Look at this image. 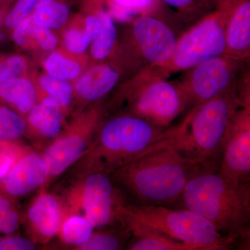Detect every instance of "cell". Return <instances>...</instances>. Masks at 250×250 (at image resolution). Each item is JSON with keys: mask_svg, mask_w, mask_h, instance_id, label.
Instances as JSON below:
<instances>
[{"mask_svg": "<svg viewBox=\"0 0 250 250\" xmlns=\"http://www.w3.org/2000/svg\"><path fill=\"white\" fill-rule=\"evenodd\" d=\"M181 197L185 208L207 219L235 246L249 248V182H235L209 161L195 167Z\"/></svg>", "mask_w": 250, "mask_h": 250, "instance_id": "6da1fadb", "label": "cell"}, {"mask_svg": "<svg viewBox=\"0 0 250 250\" xmlns=\"http://www.w3.org/2000/svg\"><path fill=\"white\" fill-rule=\"evenodd\" d=\"M169 137L109 174L129 203L166 206L180 198L199 164L171 146Z\"/></svg>", "mask_w": 250, "mask_h": 250, "instance_id": "7a4b0ae2", "label": "cell"}, {"mask_svg": "<svg viewBox=\"0 0 250 250\" xmlns=\"http://www.w3.org/2000/svg\"><path fill=\"white\" fill-rule=\"evenodd\" d=\"M172 133L173 127H160L126 113L103 121L89 147L69 169L66 180L93 172L111 174Z\"/></svg>", "mask_w": 250, "mask_h": 250, "instance_id": "3957f363", "label": "cell"}, {"mask_svg": "<svg viewBox=\"0 0 250 250\" xmlns=\"http://www.w3.org/2000/svg\"><path fill=\"white\" fill-rule=\"evenodd\" d=\"M241 106L234 85L190 108L168 139L169 144L196 164L211 161L219 152L231 117Z\"/></svg>", "mask_w": 250, "mask_h": 250, "instance_id": "277c9868", "label": "cell"}, {"mask_svg": "<svg viewBox=\"0 0 250 250\" xmlns=\"http://www.w3.org/2000/svg\"><path fill=\"white\" fill-rule=\"evenodd\" d=\"M119 218L134 220L194 250H226L236 246L208 220L187 208L175 210L166 206L125 202L118 207L117 222Z\"/></svg>", "mask_w": 250, "mask_h": 250, "instance_id": "5b68a950", "label": "cell"}, {"mask_svg": "<svg viewBox=\"0 0 250 250\" xmlns=\"http://www.w3.org/2000/svg\"><path fill=\"white\" fill-rule=\"evenodd\" d=\"M157 66H149L133 75L122 102L126 114L139 117L156 126L167 128L187 108L179 81L170 82Z\"/></svg>", "mask_w": 250, "mask_h": 250, "instance_id": "8992f818", "label": "cell"}, {"mask_svg": "<svg viewBox=\"0 0 250 250\" xmlns=\"http://www.w3.org/2000/svg\"><path fill=\"white\" fill-rule=\"evenodd\" d=\"M65 181L66 187L62 193H57L62 202L63 219L82 215L95 229L116 225L118 207L127 201L109 174L93 172Z\"/></svg>", "mask_w": 250, "mask_h": 250, "instance_id": "52a82bcc", "label": "cell"}, {"mask_svg": "<svg viewBox=\"0 0 250 250\" xmlns=\"http://www.w3.org/2000/svg\"><path fill=\"white\" fill-rule=\"evenodd\" d=\"M226 14L215 6L179 35L173 55L160 67L167 77L225 54Z\"/></svg>", "mask_w": 250, "mask_h": 250, "instance_id": "ba28073f", "label": "cell"}, {"mask_svg": "<svg viewBox=\"0 0 250 250\" xmlns=\"http://www.w3.org/2000/svg\"><path fill=\"white\" fill-rule=\"evenodd\" d=\"M128 61L136 72L166 64L173 55L177 40L172 21L152 14H141L129 21Z\"/></svg>", "mask_w": 250, "mask_h": 250, "instance_id": "9c48e42d", "label": "cell"}, {"mask_svg": "<svg viewBox=\"0 0 250 250\" xmlns=\"http://www.w3.org/2000/svg\"><path fill=\"white\" fill-rule=\"evenodd\" d=\"M103 108L96 106L78 123L62 131L42 151L48 169V177L41 189L48 190L54 181L65 174L83 156L103 123Z\"/></svg>", "mask_w": 250, "mask_h": 250, "instance_id": "30bf717a", "label": "cell"}, {"mask_svg": "<svg viewBox=\"0 0 250 250\" xmlns=\"http://www.w3.org/2000/svg\"><path fill=\"white\" fill-rule=\"evenodd\" d=\"M249 62L223 54L187 70V75L179 83L187 107L206 103L233 87L245 64Z\"/></svg>", "mask_w": 250, "mask_h": 250, "instance_id": "8fae6325", "label": "cell"}, {"mask_svg": "<svg viewBox=\"0 0 250 250\" xmlns=\"http://www.w3.org/2000/svg\"><path fill=\"white\" fill-rule=\"evenodd\" d=\"M219 169L236 182L250 177V106H240L231 117L224 135Z\"/></svg>", "mask_w": 250, "mask_h": 250, "instance_id": "7c38bea8", "label": "cell"}, {"mask_svg": "<svg viewBox=\"0 0 250 250\" xmlns=\"http://www.w3.org/2000/svg\"><path fill=\"white\" fill-rule=\"evenodd\" d=\"M47 177L48 169L42 153L26 148L11 159L0 179V193L17 201L34 190H40Z\"/></svg>", "mask_w": 250, "mask_h": 250, "instance_id": "4fadbf2b", "label": "cell"}, {"mask_svg": "<svg viewBox=\"0 0 250 250\" xmlns=\"http://www.w3.org/2000/svg\"><path fill=\"white\" fill-rule=\"evenodd\" d=\"M21 225L27 237L37 245L46 246L58 235L63 211L57 193L40 189L27 209L21 214Z\"/></svg>", "mask_w": 250, "mask_h": 250, "instance_id": "5bb4252c", "label": "cell"}, {"mask_svg": "<svg viewBox=\"0 0 250 250\" xmlns=\"http://www.w3.org/2000/svg\"><path fill=\"white\" fill-rule=\"evenodd\" d=\"M226 14L225 55L250 61V0H210Z\"/></svg>", "mask_w": 250, "mask_h": 250, "instance_id": "9a60e30c", "label": "cell"}, {"mask_svg": "<svg viewBox=\"0 0 250 250\" xmlns=\"http://www.w3.org/2000/svg\"><path fill=\"white\" fill-rule=\"evenodd\" d=\"M26 123L31 142L42 152L62 133L63 113L61 108L38 104L27 113Z\"/></svg>", "mask_w": 250, "mask_h": 250, "instance_id": "2e32d148", "label": "cell"}, {"mask_svg": "<svg viewBox=\"0 0 250 250\" xmlns=\"http://www.w3.org/2000/svg\"><path fill=\"white\" fill-rule=\"evenodd\" d=\"M121 79V72L114 65L99 64L77 81L75 90L83 101L96 103L109 93Z\"/></svg>", "mask_w": 250, "mask_h": 250, "instance_id": "e0dca14e", "label": "cell"}, {"mask_svg": "<svg viewBox=\"0 0 250 250\" xmlns=\"http://www.w3.org/2000/svg\"><path fill=\"white\" fill-rule=\"evenodd\" d=\"M0 98L21 114H27L35 106L36 92L30 81L18 77L0 83Z\"/></svg>", "mask_w": 250, "mask_h": 250, "instance_id": "ac0fdd59", "label": "cell"}, {"mask_svg": "<svg viewBox=\"0 0 250 250\" xmlns=\"http://www.w3.org/2000/svg\"><path fill=\"white\" fill-rule=\"evenodd\" d=\"M94 230L92 224L84 216L70 215L62 220L57 237L62 244L73 248V250H79L90 239Z\"/></svg>", "mask_w": 250, "mask_h": 250, "instance_id": "d6986e66", "label": "cell"}, {"mask_svg": "<svg viewBox=\"0 0 250 250\" xmlns=\"http://www.w3.org/2000/svg\"><path fill=\"white\" fill-rule=\"evenodd\" d=\"M112 228L98 229L80 250H119L123 249L126 243H129L131 233L129 230L121 225H112Z\"/></svg>", "mask_w": 250, "mask_h": 250, "instance_id": "ffe728a7", "label": "cell"}, {"mask_svg": "<svg viewBox=\"0 0 250 250\" xmlns=\"http://www.w3.org/2000/svg\"><path fill=\"white\" fill-rule=\"evenodd\" d=\"M29 38L35 39L41 48L45 50H52L57 43V38L50 29L38 24L32 16L26 18L18 24L14 34L15 42L21 47L27 43Z\"/></svg>", "mask_w": 250, "mask_h": 250, "instance_id": "44dd1931", "label": "cell"}, {"mask_svg": "<svg viewBox=\"0 0 250 250\" xmlns=\"http://www.w3.org/2000/svg\"><path fill=\"white\" fill-rule=\"evenodd\" d=\"M98 14L101 21V28L92 42L90 53L95 60L100 62L111 55L116 46L118 33L113 19L108 13L102 9Z\"/></svg>", "mask_w": 250, "mask_h": 250, "instance_id": "7402d4cb", "label": "cell"}, {"mask_svg": "<svg viewBox=\"0 0 250 250\" xmlns=\"http://www.w3.org/2000/svg\"><path fill=\"white\" fill-rule=\"evenodd\" d=\"M34 9L33 19L49 29L62 27L70 15L67 5L58 0H39Z\"/></svg>", "mask_w": 250, "mask_h": 250, "instance_id": "603a6c76", "label": "cell"}, {"mask_svg": "<svg viewBox=\"0 0 250 250\" xmlns=\"http://www.w3.org/2000/svg\"><path fill=\"white\" fill-rule=\"evenodd\" d=\"M39 83L41 88L47 94L41 103L62 109L70 105L73 88L67 80H60L49 75H44L41 77Z\"/></svg>", "mask_w": 250, "mask_h": 250, "instance_id": "cb8c5ba5", "label": "cell"}, {"mask_svg": "<svg viewBox=\"0 0 250 250\" xmlns=\"http://www.w3.org/2000/svg\"><path fill=\"white\" fill-rule=\"evenodd\" d=\"M173 9L180 22L192 23L213 11L210 0H159Z\"/></svg>", "mask_w": 250, "mask_h": 250, "instance_id": "d4e9b609", "label": "cell"}, {"mask_svg": "<svg viewBox=\"0 0 250 250\" xmlns=\"http://www.w3.org/2000/svg\"><path fill=\"white\" fill-rule=\"evenodd\" d=\"M27 123L20 113L0 106V143L16 142L25 134Z\"/></svg>", "mask_w": 250, "mask_h": 250, "instance_id": "484cf974", "label": "cell"}, {"mask_svg": "<svg viewBox=\"0 0 250 250\" xmlns=\"http://www.w3.org/2000/svg\"><path fill=\"white\" fill-rule=\"evenodd\" d=\"M45 67L49 75L62 80L76 78L81 70L78 62L66 59L57 52L51 54L46 59Z\"/></svg>", "mask_w": 250, "mask_h": 250, "instance_id": "4316f807", "label": "cell"}, {"mask_svg": "<svg viewBox=\"0 0 250 250\" xmlns=\"http://www.w3.org/2000/svg\"><path fill=\"white\" fill-rule=\"evenodd\" d=\"M16 202L0 193V235L14 234L21 225Z\"/></svg>", "mask_w": 250, "mask_h": 250, "instance_id": "83f0119b", "label": "cell"}, {"mask_svg": "<svg viewBox=\"0 0 250 250\" xmlns=\"http://www.w3.org/2000/svg\"><path fill=\"white\" fill-rule=\"evenodd\" d=\"M114 3L131 10L135 14H152L168 19L165 4L159 0H111Z\"/></svg>", "mask_w": 250, "mask_h": 250, "instance_id": "f1b7e54d", "label": "cell"}, {"mask_svg": "<svg viewBox=\"0 0 250 250\" xmlns=\"http://www.w3.org/2000/svg\"><path fill=\"white\" fill-rule=\"evenodd\" d=\"M39 0H18L13 9L5 18L6 27L15 28L28 17L29 13L36 7Z\"/></svg>", "mask_w": 250, "mask_h": 250, "instance_id": "f546056e", "label": "cell"}, {"mask_svg": "<svg viewBox=\"0 0 250 250\" xmlns=\"http://www.w3.org/2000/svg\"><path fill=\"white\" fill-rule=\"evenodd\" d=\"M91 41L86 36L84 31L70 29L65 36V44L66 48L74 54H82L87 50Z\"/></svg>", "mask_w": 250, "mask_h": 250, "instance_id": "4dcf8cb0", "label": "cell"}, {"mask_svg": "<svg viewBox=\"0 0 250 250\" xmlns=\"http://www.w3.org/2000/svg\"><path fill=\"white\" fill-rule=\"evenodd\" d=\"M24 70V61L18 56L10 57L4 62H0V83L19 77Z\"/></svg>", "mask_w": 250, "mask_h": 250, "instance_id": "1f68e13d", "label": "cell"}, {"mask_svg": "<svg viewBox=\"0 0 250 250\" xmlns=\"http://www.w3.org/2000/svg\"><path fill=\"white\" fill-rule=\"evenodd\" d=\"M37 246L28 237L14 234L0 236V250H34Z\"/></svg>", "mask_w": 250, "mask_h": 250, "instance_id": "d6a6232c", "label": "cell"}, {"mask_svg": "<svg viewBox=\"0 0 250 250\" xmlns=\"http://www.w3.org/2000/svg\"><path fill=\"white\" fill-rule=\"evenodd\" d=\"M101 28V21L98 14L97 15H90L85 18V26L84 32L91 42L95 40L96 36L100 32Z\"/></svg>", "mask_w": 250, "mask_h": 250, "instance_id": "836d02e7", "label": "cell"}, {"mask_svg": "<svg viewBox=\"0 0 250 250\" xmlns=\"http://www.w3.org/2000/svg\"><path fill=\"white\" fill-rule=\"evenodd\" d=\"M1 17H2V16H1V10H0V22H1Z\"/></svg>", "mask_w": 250, "mask_h": 250, "instance_id": "e575fe53", "label": "cell"}]
</instances>
